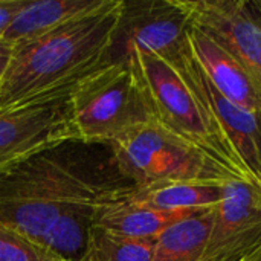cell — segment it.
Wrapping results in <instances>:
<instances>
[{
  "label": "cell",
  "instance_id": "1",
  "mask_svg": "<svg viewBox=\"0 0 261 261\" xmlns=\"http://www.w3.org/2000/svg\"><path fill=\"white\" fill-rule=\"evenodd\" d=\"M132 187L118 171L109 145L64 141L0 173V223L40 243L58 219H96Z\"/></svg>",
  "mask_w": 261,
  "mask_h": 261
},
{
  "label": "cell",
  "instance_id": "2",
  "mask_svg": "<svg viewBox=\"0 0 261 261\" xmlns=\"http://www.w3.org/2000/svg\"><path fill=\"white\" fill-rule=\"evenodd\" d=\"M122 0L14 47L0 83V109L67 95L89 73L104 66Z\"/></svg>",
  "mask_w": 261,
  "mask_h": 261
},
{
  "label": "cell",
  "instance_id": "3",
  "mask_svg": "<svg viewBox=\"0 0 261 261\" xmlns=\"http://www.w3.org/2000/svg\"><path fill=\"white\" fill-rule=\"evenodd\" d=\"M127 64L133 69L156 122L200 148L237 179L252 182L214 128L176 63L151 54H135Z\"/></svg>",
  "mask_w": 261,
  "mask_h": 261
},
{
  "label": "cell",
  "instance_id": "4",
  "mask_svg": "<svg viewBox=\"0 0 261 261\" xmlns=\"http://www.w3.org/2000/svg\"><path fill=\"white\" fill-rule=\"evenodd\" d=\"M151 119L130 64H110L81 78L69 93V122L75 141L110 145Z\"/></svg>",
  "mask_w": 261,
  "mask_h": 261
},
{
  "label": "cell",
  "instance_id": "5",
  "mask_svg": "<svg viewBox=\"0 0 261 261\" xmlns=\"http://www.w3.org/2000/svg\"><path fill=\"white\" fill-rule=\"evenodd\" d=\"M109 147L118 171L135 187L180 180L225 184L237 179L200 148L153 118Z\"/></svg>",
  "mask_w": 261,
  "mask_h": 261
},
{
  "label": "cell",
  "instance_id": "6",
  "mask_svg": "<svg viewBox=\"0 0 261 261\" xmlns=\"http://www.w3.org/2000/svg\"><path fill=\"white\" fill-rule=\"evenodd\" d=\"M190 28L184 0H122L104 66L127 64L135 54L174 63L188 49Z\"/></svg>",
  "mask_w": 261,
  "mask_h": 261
},
{
  "label": "cell",
  "instance_id": "7",
  "mask_svg": "<svg viewBox=\"0 0 261 261\" xmlns=\"http://www.w3.org/2000/svg\"><path fill=\"white\" fill-rule=\"evenodd\" d=\"M174 63L220 138L228 144L251 180L261 188V112L246 110L220 95L205 76L190 46Z\"/></svg>",
  "mask_w": 261,
  "mask_h": 261
},
{
  "label": "cell",
  "instance_id": "8",
  "mask_svg": "<svg viewBox=\"0 0 261 261\" xmlns=\"http://www.w3.org/2000/svg\"><path fill=\"white\" fill-rule=\"evenodd\" d=\"M191 24L232 55L261 89V0H184Z\"/></svg>",
  "mask_w": 261,
  "mask_h": 261
},
{
  "label": "cell",
  "instance_id": "9",
  "mask_svg": "<svg viewBox=\"0 0 261 261\" xmlns=\"http://www.w3.org/2000/svg\"><path fill=\"white\" fill-rule=\"evenodd\" d=\"M69 93L0 109V173L37 151L75 139Z\"/></svg>",
  "mask_w": 261,
  "mask_h": 261
},
{
  "label": "cell",
  "instance_id": "10",
  "mask_svg": "<svg viewBox=\"0 0 261 261\" xmlns=\"http://www.w3.org/2000/svg\"><path fill=\"white\" fill-rule=\"evenodd\" d=\"M188 46L216 90L234 104L261 112V89L246 69L205 32L191 24Z\"/></svg>",
  "mask_w": 261,
  "mask_h": 261
},
{
  "label": "cell",
  "instance_id": "11",
  "mask_svg": "<svg viewBox=\"0 0 261 261\" xmlns=\"http://www.w3.org/2000/svg\"><path fill=\"white\" fill-rule=\"evenodd\" d=\"M261 228V188L252 182L228 180L222 185L220 203L206 249L237 240Z\"/></svg>",
  "mask_w": 261,
  "mask_h": 261
},
{
  "label": "cell",
  "instance_id": "12",
  "mask_svg": "<svg viewBox=\"0 0 261 261\" xmlns=\"http://www.w3.org/2000/svg\"><path fill=\"white\" fill-rule=\"evenodd\" d=\"M107 3L109 0H28L2 40L14 46L21 44L92 14Z\"/></svg>",
  "mask_w": 261,
  "mask_h": 261
},
{
  "label": "cell",
  "instance_id": "13",
  "mask_svg": "<svg viewBox=\"0 0 261 261\" xmlns=\"http://www.w3.org/2000/svg\"><path fill=\"white\" fill-rule=\"evenodd\" d=\"M133 188V187H132ZM130 188V191H132ZM107 203L96 216L95 223L115 234L132 239H158L171 225L199 211H161L138 205L128 194ZM203 211V210H202Z\"/></svg>",
  "mask_w": 261,
  "mask_h": 261
},
{
  "label": "cell",
  "instance_id": "14",
  "mask_svg": "<svg viewBox=\"0 0 261 261\" xmlns=\"http://www.w3.org/2000/svg\"><path fill=\"white\" fill-rule=\"evenodd\" d=\"M222 185L214 182H159L132 188L128 199L161 211H202L220 203Z\"/></svg>",
  "mask_w": 261,
  "mask_h": 261
},
{
  "label": "cell",
  "instance_id": "15",
  "mask_svg": "<svg viewBox=\"0 0 261 261\" xmlns=\"http://www.w3.org/2000/svg\"><path fill=\"white\" fill-rule=\"evenodd\" d=\"M214 208L194 213L165 229L154 245L151 261H196L206 249Z\"/></svg>",
  "mask_w": 261,
  "mask_h": 261
},
{
  "label": "cell",
  "instance_id": "16",
  "mask_svg": "<svg viewBox=\"0 0 261 261\" xmlns=\"http://www.w3.org/2000/svg\"><path fill=\"white\" fill-rule=\"evenodd\" d=\"M156 239H132L93 225L80 261H151Z\"/></svg>",
  "mask_w": 261,
  "mask_h": 261
},
{
  "label": "cell",
  "instance_id": "17",
  "mask_svg": "<svg viewBox=\"0 0 261 261\" xmlns=\"http://www.w3.org/2000/svg\"><path fill=\"white\" fill-rule=\"evenodd\" d=\"M0 261H67L41 243L0 223Z\"/></svg>",
  "mask_w": 261,
  "mask_h": 261
},
{
  "label": "cell",
  "instance_id": "18",
  "mask_svg": "<svg viewBox=\"0 0 261 261\" xmlns=\"http://www.w3.org/2000/svg\"><path fill=\"white\" fill-rule=\"evenodd\" d=\"M196 261H261V228L217 248L205 249Z\"/></svg>",
  "mask_w": 261,
  "mask_h": 261
},
{
  "label": "cell",
  "instance_id": "19",
  "mask_svg": "<svg viewBox=\"0 0 261 261\" xmlns=\"http://www.w3.org/2000/svg\"><path fill=\"white\" fill-rule=\"evenodd\" d=\"M28 0H0V40Z\"/></svg>",
  "mask_w": 261,
  "mask_h": 261
},
{
  "label": "cell",
  "instance_id": "20",
  "mask_svg": "<svg viewBox=\"0 0 261 261\" xmlns=\"http://www.w3.org/2000/svg\"><path fill=\"white\" fill-rule=\"evenodd\" d=\"M14 44L5 41V40H0V83L5 76V73L8 72V67L11 64V60H12V54H14Z\"/></svg>",
  "mask_w": 261,
  "mask_h": 261
}]
</instances>
